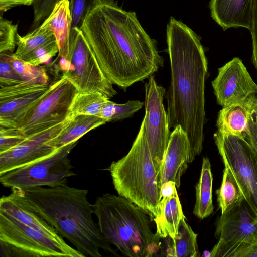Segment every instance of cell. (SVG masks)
<instances>
[{
  "instance_id": "obj_21",
  "label": "cell",
  "mask_w": 257,
  "mask_h": 257,
  "mask_svg": "<svg viewBox=\"0 0 257 257\" xmlns=\"http://www.w3.org/2000/svg\"><path fill=\"white\" fill-rule=\"evenodd\" d=\"M251 95L243 101L222 107L217 116L218 132L245 137Z\"/></svg>"
},
{
  "instance_id": "obj_9",
  "label": "cell",
  "mask_w": 257,
  "mask_h": 257,
  "mask_svg": "<svg viewBox=\"0 0 257 257\" xmlns=\"http://www.w3.org/2000/svg\"><path fill=\"white\" fill-rule=\"evenodd\" d=\"M78 89L67 78H60L50 85L41 98L32 106L17 123L26 137L60 123L70 117L72 103Z\"/></svg>"
},
{
  "instance_id": "obj_4",
  "label": "cell",
  "mask_w": 257,
  "mask_h": 257,
  "mask_svg": "<svg viewBox=\"0 0 257 257\" xmlns=\"http://www.w3.org/2000/svg\"><path fill=\"white\" fill-rule=\"evenodd\" d=\"M104 237L125 256L150 257L159 251L161 243L153 231L152 216L121 196L105 193L92 204Z\"/></svg>"
},
{
  "instance_id": "obj_5",
  "label": "cell",
  "mask_w": 257,
  "mask_h": 257,
  "mask_svg": "<svg viewBox=\"0 0 257 257\" xmlns=\"http://www.w3.org/2000/svg\"><path fill=\"white\" fill-rule=\"evenodd\" d=\"M108 170L115 189L152 217L159 213L162 199L158 174L156 169L142 124L128 153L113 161Z\"/></svg>"
},
{
  "instance_id": "obj_2",
  "label": "cell",
  "mask_w": 257,
  "mask_h": 257,
  "mask_svg": "<svg viewBox=\"0 0 257 257\" xmlns=\"http://www.w3.org/2000/svg\"><path fill=\"white\" fill-rule=\"evenodd\" d=\"M167 40L171 67L166 96L169 127L180 126L186 134L190 163L203 148L208 63L199 37L181 21L171 18Z\"/></svg>"
},
{
  "instance_id": "obj_26",
  "label": "cell",
  "mask_w": 257,
  "mask_h": 257,
  "mask_svg": "<svg viewBox=\"0 0 257 257\" xmlns=\"http://www.w3.org/2000/svg\"><path fill=\"white\" fill-rule=\"evenodd\" d=\"M221 214L244 199V194L231 170L225 166L222 181L216 191Z\"/></svg>"
},
{
  "instance_id": "obj_30",
  "label": "cell",
  "mask_w": 257,
  "mask_h": 257,
  "mask_svg": "<svg viewBox=\"0 0 257 257\" xmlns=\"http://www.w3.org/2000/svg\"><path fill=\"white\" fill-rule=\"evenodd\" d=\"M18 25L0 16V53H13L16 45Z\"/></svg>"
},
{
  "instance_id": "obj_29",
  "label": "cell",
  "mask_w": 257,
  "mask_h": 257,
  "mask_svg": "<svg viewBox=\"0 0 257 257\" xmlns=\"http://www.w3.org/2000/svg\"><path fill=\"white\" fill-rule=\"evenodd\" d=\"M99 0H70L72 23L69 44L74 38L75 31L80 29L89 12L97 5Z\"/></svg>"
},
{
  "instance_id": "obj_18",
  "label": "cell",
  "mask_w": 257,
  "mask_h": 257,
  "mask_svg": "<svg viewBox=\"0 0 257 257\" xmlns=\"http://www.w3.org/2000/svg\"><path fill=\"white\" fill-rule=\"evenodd\" d=\"M255 0H211L212 18L224 30L244 27L250 30Z\"/></svg>"
},
{
  "instance_id": "obj_31",
  "label": "cell",
  "mask_w": 257,
  "mask_h": 257,
  "mask_svg": "<svg viewBox=\"0 0 257 257\" xmlns=\"http://www.w3.org/2000/svg\"><path fill=\"white\" fill-rule=\"evenodd\" d=\"M59 48L56 40L49 43L35 50L23 60L34 65L48 64L57 54Z\"/></svg>"
},
{
  "instance_id": "obj_35",
  "label": "cell",
  "mask_w": 257,
  "mask_h": 257,
  "mask_svg": "<svg viewBox=\"0 0 257 257\" xmlns=\"http://www.w3.org/2000/svg\"><path fill=\"white\" fill-rule=\"evenodd\" d=\"M22 82H24L13 68L0 58V87L14 86Z\"/></svg>"
},
{
  "instance_id": "obj_10",
  "label": "cell",
  "mask_w": 257,
  "mask_h": 257,
  "mask_svg": "<svg viewBox=\"0 0 257 257\" xmlns=\"http://www.w3.org/2000/svg\"><path fill=\"white\" fill-rule=\"evenodd\" d=\"M214 136L224 166L233 173L257 216V151L243 137L218 132Z\"/></svg>"
},
{
  "instance_id": "obj_8",
  "label": "cell",
  "mask_w": 257,
  "mask_h": 257,
  "mask_svg": "<svg viewBox=\"0 0 257 257\" xmlns=\"http://www.w3.org/2000/svg\"><path fill=\"white\" fill-rule=\"evenodd\" d=\"M77 143L72 142L47 157L0 175L1 183L22 190L66 184L68 178L76 175L69 155Z\"/></svg>"
},
{
  "instance_id": "obj_3",
  "label": "cell",
  "mask_w": 257,
  "mask_h": 257,
  "mask_svg": "<svg viewBox=\"0 0 257 257\" xmlns=\"http://www.w3.org/2000/svg\"><path fill=\"white\" fill-rule=\"evenodd\" d=\"M23 190L35 210L84 256H102L100 249L119 255L93 219L94 210L87 199L88 190L66 184Z\"/></svg>"
},
{
  "instance_id": "obj_23",
  "label": "cell",
  "mask_w": 257,
  "mask_h": 257,
  "mask_svg": "<svg viewBox=\"0 0 257 257\" xmlns=\"http://www.w3.org/2000/svg\"><path fill=\"white\" fill-rule=\"evenodd\" d=\"M212 183L213 176L209 159L203 157L200 178L195 186L196 202L193 211L200 219L207 218L213 212Z\"/></svg>"
},
{
  "instance_id": "obj_34",
  "label": "cell",
  "mask_w": 257,
  "mask_h": 257,
  "mask_svg": "<svg viewBox=\"0 0 257 257\" xmlns=\"http://www.w3.org/2000/svg\"><path fill=\"white\" fill-rule=\"evenodd\" d=\"M144 103L139 100H129L123 104L114 103L110 121H116L131 117L142 108Z\"/></svg>"
},
{
  "instance_id": "obj_16",
  "label": "cell",
  "mask_w": 257,
  "mask_h": 257,
  "mask_svg": "<svg viewBox=\"0 0 257 257\" xmlns=\"http://www.w3.org/2000/svg\"><path fill=\"white\" fill-rule=\"evenodd\" d=\"M189 146L186 134L180 126L171 133L165 155L158 174L159 186L174 182L177 188L188 167Z\"/></svg>"
},
{
  "instance_id": "obj_37",
  "label": "cell",
  "mask_w": 257,
  "mask_h": 257,
  "mask_svg": "<svg viewBox=\"0 0 257 257\" xmlns=\"http://www.w3.org/2000/svg\"><path fill=\"white\" fill-rule=\"evenodd\" d=\"M35 0H0V16L10 9L20 6L33 5Z\"/></svg>"
},
{
  "instance_id": "obj_19",
  "label": "cell",
  "mask_w": 257,
  "mask_h": 257,
  "mask_svg": "<svg viewBox=\"0 0 257 257\" xmlns=\"http://www.w3.org/2000/svg\"><path fill=\"white\" fill-rule=\"evenodd\" d=\"M174 185L162 192V199L159 204V213L155 217L156 233L161 238L173 239L177 232L181 220L185 218L180 199Z\"/></svg>"
},
{
  "instance_id": "obj_12",
  "label": "cell",
  "mask_w": 257,
  "mask_h": 257,
  "mask_svg": "<svg viewBox=\"0 0 257 257\" xmlns=\"http://www.w3.org/2000/svg\"><path fill=\"white\" fill-rule=\"evenodd\" d=\"M145 84L144 121L146 140L159 174L171 133L167 113L163 105L165 88L158 85L153 75Z\"/></svg>"
},
{
  "instance_id": "obj_39",
  "label": "cell",
  "mask_w": 257,
  "mask_h": 257,
  "mask_svg": "<svg viewBox=\"0 0 257 257\" xmlns=\"http://www.w3.org/2000/svg\"><path fill=\"white\" fill-rule=\"evenodd\" d=\"M256 225H257V219H256Z\"/></svg>"
},
{
  "instance_id": "obj_38",
  "label": "cell",
  "mask_w": 257,
  "mask_h": 257,
  "mask_svg": "<svg viewBox=\"0 0 257 257\" xmlns=\"http://www.w3.org/2000/svg\"><path fill=\"white\" fill-rule=\"evenodd\" d=\"M237 257H257V241L248 245Z\"/></svg>"
},
{
  "instance_id": "obj_22",
  "label": "cell",
  "mask_w": 257,
  "mask_h": 257,
  "mask_svg": "<svg viewBox=\"0 0 257 257\" xmlns=\"http://www.w3.org/2000/svg\"><path fill=\"white\" fill-rule=\"evenodd\" d=\"M106 122V120L97 115L78 114L70 116L63 130L57 136L51 139L49 143L59 149L77 141L88 132Z\"/></svg>"
},
{
  "instance_id": "obj_28",
  "label": "cell",
  "mask_w": 257,
  "mask_h": 257,
  "mask_svg": "<svg viewBox=\"0 0 257 257\" xmlns=\"http://www.w3.org/2000/svg\"><path fill=\"white\" fill-rule=\"evenodd\" d=\"M108 100V98L99 93H78L72 103L70 116L78 114L99 116L102 108Z\"/></svg>"
},
{
  "instance_id": "obj_24",
  "label": "cell",
  "mask_w": 257,
  "mask_h": 257,
  "mask_svg": "<svg viewBox=\"0 0 257 257\" xmlns=\"http://www.w3.org/2000/svg\"><path fill=\"white\" fill-rule=\"evenodd\" d=\"M185 218L179 223L175 237L170 239L165 256L173 257H198L199 252L197 243V234L185 221Z\"/></svg>"
},
{
  "instance_id": "obj_1",
  "label": "cell",
  "mask_w": 257,
  "mask_h": 257,
  "mask_svg": "<svg viewBox=\"0 0 257 257\" xmlns=\"http://www.w3.org/2000/svg\"><path fill=\"white\" fill-rule=\"evenodd\" d=\"M80 29L104 76L124 91L163 66L155 41L136 13L124 10L114 0H99Z\"/></svg>"
},
{
  "instance_id": "obj_20",
  "label": "cell",
  "mask_w": 257,
  "mask_h": 257,
  "mask_svg": "<svg viewBox=\"0 0 257 257\" xmlns=\"http://www.w3.org/2000/svg\"><path fill=\"white\" fill-rule=\"evenodd\" d=\"M71 23L70 0H59L39 26L50 30L54 35L59 48L58 57L64 56L67 52Z\"/></svg>"
},
{
  "instance_id": "obj_27",
  "label": "cell",
  "mask_w": 257,
  "mask_h": 257,
  "mask_svg": "<svg viewBox=\"0 0 257 257\" xmlns=\"http://www.w3.org/2000/svg\"><path fill=\"white\" fill-rule=\"evenodd\" d=\"M55 40V36L51 31L39 27L23 36L17 33V49L14 55L23 60L35 50Z\"/></svg>"
},
{
  "instance_id": "obj_36",
  "label": "cell",
  "mask_w": 257,
  "mask_h": 257,
  "mask_svg": "<svg viewBox=\"0 0 257 257\" xmlns=\"http://www.w3.org/2000/svg\"><path fill=\"white\" fill-rule=\"evenodd\" d=\"M250 31L252 40V60L257 70V0L254 1Z\"/></svg>"
},
{
  "instance_id": "obj_14",
  "label": "cell",
  "mask_w": 257,
  "mask_h": 257,
  "mask_svg": "<svg viewBox=\"0 0 257 257\" xmlns=\"http://www.w3.org/2000/svg\"><path fill=\"white\" fill-rule=\"evenodd\" d=\"M69 117L63 122L33 134L21 144L0 153V175L47 157L58 149L49 143L66 125Z\"/></svg>"
},
{
  "instance_id": "obj_17",
  "label": "cell",
  "mask_w": 257,
  "mask_h": 257,
  "mask_svg": "<svg viewBox=\"0 0 257 257\" xmlns=\"http://www.w3.org/2000/svg\"><path fill=\"white\" fill-rule=\"evenodd\" d=\"M0 212L44 234L57 238L62 237L33 207L22 189L12 188L11 194L1 197Z\"/></svg>"
},
{
  "instance_id": "obj_7",
  "label": "cell",
  "mask_w": 257,
  "mask_h": 257,
  "mask_svg": "<svg viewBox=\"0 0 257 257\" xmlns=\"http://www.w3.org/2000/svg\"><path fill=\"white\" fill-rule=\"evenodd\" d=\"M0 240L10 247L12 256L85 257L63 237L55 238L0 212Z\"/></svg>"
},
{
  "instance_id": "obj_6",
  "label": "cell",
  "mask_w": 257,
  "mask_h": 257,
  "mask_svg": "<svg viewBox=\"0 0 257 257\" xmlns=\"http://www.w3.org/2000/svg\"><path fill=\"white\" fill-rule=\"evenodd\" d=\"M58 68L77 88L78 93H99L109 99L117 93L113 84L102 73L91 52L81 29L75 31L74 38L66 54L57 56Z\"/></svg>"
},
{
  "instance_id": "obj_13",
  "label": "cell",
  "mask_w": 257,
  "mask_h": 257,
  "mask_svg": "<svg viewBox=\"0 0 257 257\" xmlns=\"http://www.w3.org/2000/svg\"><path fill=\"white\" fill-rule=\"evenodd\" d=\"M212 86L217 102L222 107L243 101L257 93V84L238 57L233 58L218 69Z\"/></svg>"
},
{
  "instance_id": "obj_11",
  "label": "cell",
  "mask_w": 257,
  "mask_h": 257,
  "mask_svg": "<svg viewBox=\"0 0 257 257\" xmlns=\"http://www.w3.org/2000/svg\"><path fill=\"white\" fill-rule=\"evenodd\" d=\"M256 219L245 199L221 214L216 223L215 236L219 240L210 257H237L257 241Z\"/></svg>"
},
{
  "instance_id": "obj_25",
  "label": "cell",
  "mask_w": 257,
  "mask_h": 257,
  "mask_svg": "<svg viewBox=\"0 0 257 257\" xmlns=\"http://www.w3.org/2000/svg\"><path fill=\"white\" fill-rule=\"evenodd\" d=\"M0 58L13 68L23 82L34 85L49 83L48 75L44 66L31 64L17 58L13 53H0Z\"/></svg>"
},
{
  "instance_id": "obj_32",
  "label": "cell",
  "mask_w": 257,
  "mask_h": 257,
  "mask_svg": "<svg viewBox=\"0 0 257 257\" xmlns=\"http://www.w3.org/2000/svg\"><path fill=\"white\" fill-rule=\"evenodd\" d=\"M26 138L18 128L0 127V153L15 147Z\"/></svg>"
},
{
  "instance_id": "obj_15",
  "label": "cell",
  "mask_w": 257,
  "mask_h": 257,
  "mask_svg": "<svg viewBox=\"0 0 257 257\" xmlns=\"http://www.w3.org/2000/svg\"><path fill=\"white\" fill-rule=\"evenodd\" d=\"M48 84L34 85L26 82L0 87V127L15 128L26 112L44 95Z\"/></svg>"
},
{
  "instance_id": "obj_33",
  "label": "cell",
  "mask_w": 257,
  "mask_h": 257,
  "mask_svg": "<svg viewBox=\"0 0 257 257\" xmlns=\"http://www.w3.org/2000/svg\"><path fill=\"white\" fill-rule=\"evenodd\" d=\"M245 138L257 151V96L255 94L250 96L247 131Z\"/></svg>"
}]
</instances>
